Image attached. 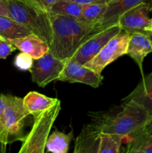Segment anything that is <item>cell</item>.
Returning <instances> with one entry per match:
<instances>
[{
	"instance_id": "obj_1",
	"label": "cell",
	"mask_w": 152,
	"mask_h": 153,
	"mask_svg": "<svg viewBox=\"0 0 152 153\" xmlns=\"http://www.w3.org/2000/svg\"><path fill=\"white\" fill-rule=\"evenodd\" d=\"M49 16L52 30L49 52L64 61L71 58L94 34L108 27L54 13H49Z\"/></svg>"
},
{
	"instance_id": "obj_2",
	"label": "cell",
	"mask_w": 152,
	"mask_h": 153,
	"mask_svg": "<svg viewBox=\"0 0 152 153\" xmlns=\"http://www.w3.org/2000/svg\"><path fill=\"white\" fill-rule=\"evenodd\" d=\"M92 120V123L101 132L118 134L125 139L148 124L152 115L142 105L128 100L118 111L93 114Z\"/></svg>"
},
{
	"instance_id": "obj_3",
	"label": "cell",
	"mask_w": 152,
	"mask_h": 153,
	"mask_svg": "<svg viewBox=\"0 0 152 153\" xmlns=\"http://www.w3.org/2000/svg\"><path fill=\"white\" fill-rule=\"evenodd\" d=\"M8 16L40 37L48 45L52 41V24L49 13L23 0H4Z\"/></svg>"
},
{
	"instance_id": "obj_4",
	"label": "cell",
	"mask_w": 152,
	"mask_h": 153,
	"mask_svg": "<svg viewBox=\"0 0 152 153\" xmlns=\"http://www.w3.org/2000/svg\"><path fill=\"white\" fill-rule=\"evenodd\" d=\"M61 101L34 118L31 131L22 140L19 153H43L53 124L61 111Z\"/></svg>"
},
{
	"instance_id": "obj_5",
	"label": "cell",
	"mask_w": 152,
	"mask_h": 153,
	"mask_svg": "<svg viewBox=\"0 0 152 153\" xmlns=\"http://www.w3.org/2000/svg\"><path fill=\"white\" fill-rule=\"evenodd\" d=\"M7 107L4 114L5 134L7 143L25 139L23 130L30 114L23 105V99L7 95Z\"/></svg>"
},
{
	"instance_id": "obj_6",
	"label": "cell",
	"mask_w": 152,
	"mask_h": 153,
	"mask_svg": "<svg viewBox=\"0 0 152 153\" xmlns=\"http://www.w3.org/2000/svg\"><path fill=\"white\" fill-rule=\"evenodd\" d=\"M130 33L122 31L113 37L92 60L84 64L96 73L101 74L104 68L124 55H127Z\"/></svg>"
},
{
	"instance_id": "obj_7",
	"label": "cell",
	"mask_w": 152,
	"mask_h": 153,
	"mask_svg": "<svg viewBox=\"0 0 152 153\" xmlns=\"http://www.w3.org/2000/svg\"><path fill=\"white\" fill-rule=\"evenodd\" d=\"M65 64L66 61L56 58L49 51L33 61L32 67L29 70L32 82L41 88H45L51 82L58 80Z\"/></svg>"
},
{
	"instance_id": "obj_8",
	"label": "cell",
	"mask_w": 152,
	"mask_h": 153,
	"mask_svg": "<svg viewBox=\"0 0 152 153\" xmlns=\"http://www.w3.org/2000/svg\"><path fill=\"white\" fill-rule=\"evenodd\" d=\"M122 31L118 22L107 27L86 40L71 58L81 65H84L92 60L113 37Z\"/></svg>"
},
{
	"instance_id": "obj_9",
	"label": "cell",
	"mask_w": 152,
	"mask_h": 153,
	"mask_svg": "<svg viewBox=\"0 0 152 153\" xmlns=\"http://www.w3.org/2000/svg\"><path fill=\"white\" fill-rule=\"evenodd\" d=\"M149 13L148 2H142L122 13L118 19V23L122 31L130 34L142 33L149 35L151 33Z\"/></svg>"
},
{
	"instance_id": "obj_10",
	"label": "cell",
	"mask_w": 152,
	"mask_h": 153,
	"mask_svg": "<svg viewBox=\"0 0 152 153\" xmlns=\"http://www.w3.org/2000/svg\"><path fill=\"white\" fill-rule=\"evenodd\" d=\"M103 76L81 65L72 58L66 61L64 68L58 81L69 83H81L97 88L101 85Z\"/></svg>"
},
{
	"instance_id": "obj_11",
	"label": "cell",
	"mask_w": 152,
	"mask_h": 153,
	"mask_svg": "<svg viewBox=\"0 0 152 153\" xmlns=\"http://www.w3.org/2000/svg\"><path fill=\"white\" fill-rule=\"evenodd\" d=\"M152 52V41L148 34L132 33L130 34L127 55L134 60L142 73L144 58Z\"/></svg>"
},
{
	"instance_id": "obj_12",
	"label": "cell",
	"mask_w": 152,
	"mask_h": 153,
	"mask_svg": "<svg viewBox=\"0 0 152 153\" xmlns=\"http://www.w3.org/2000/svg\"><path fill=\"white\" fill-rule=\"evenodd\" d=\"M8 40L16 49L29 55L33 59L40 58L49 51V45L34 33Z\"/></svg>"
},
{
	"instance_id": "obj_13",
	"label": "cell",
	"mask_w": 152,
	"mask_h": 153,
	"mask_svg": "<svg viewBox=\"0 0 152 153\" xmlns=\"http://www.w3.org/2000/svg\"><path fill=\"white\" fill-rule=\"evenodd\" d=\"M101 133L93 123L84 126L76 138L74 152L98 153Z\"/></svg>"
},
{
	"instance_id": "obj_14",
	"label": "cell",
	"mask_w": 152,
	"mask_h": 153,
	"mask_svg": "<svg viewBox=\"0 0 152 153\" xmlns=\"http://www.w3.org/2000/svg\"><path fill=\"white\" fill-rule=\"evenodd\" d=\"M126 152L152 153V120L124 140Z\"/></svg>"
},
{
	"instance_id": "obj_15",
	"label": "cell",
	"mask_w": 152,
	"mask_h": 153,
	"mask_svg": "<svg viewBox=\"0 0 152 153\" xmlns=\"http://www.w3.org/2000/svg\"><path fill=\"white\" fill-rule=\"evenodd\" d=\"M148 0H110L107 3V7L101 20L100 25H109L117 23L119 16L127 10Z\"/></svg>"
},
{
	"instance_id": "obj_16",
	"label": "cell",
	"mask_w": 152,
	"mask_h": 153,
	"mask_svg": "<svg viewBox=\"0 0 152 153\" xmlns=\"http://www.w3.org/2000/svg\"><path fill=\"white\" fill-rule=\"evenodd\" d=\"M133 100L142 105L152 115V73L144 76L137 88L123 101Z\"/></svg>"
},
{
	"instance_id": "obj_17",
	"label": "cell",
	"mask_w": 152,
	"mask_h": 153,
	"mask_svg": "<svg viewBox=\"0 0 152 153\" xmlns=\"http://www.w3.org/2000/svg\"><path fill=\"white\" fill-rule=\"evenodd\" d=\"M58 101V99L51 98L36 91H31L23 98V105L30 115L35 118L42 112L55 105Z\"/></svg>"
},
{
	"instance_id": "obj_18",
	"label": "cell",
	"mask_w": 152,
	"mask_h": 153,
	"mask_svg": "<svg viewBox=\"0 0 152 153\" xmlns=\"http://www.w3.org/2000/svg\"><path fill=\"white\" fill-rule=\"evenodd\" d=\"M31 33L30 30L9 16L0 15V37L10 40L24 37Z\"/></svg>"
},
{
	"instance_id": "obj_19",
	"label": "cell",
	"mask_w": 152,
	"mask_h": 153,
	"mask_svg": "<svg viewBox=\"0 0 152 153\" xmlns=\"http://www.w3.org/2000/svg\"><path fill=\"white\" fill-rule=\"evenodd\" d=\"M73 137V131L69 134L55 130L46 142V148L48 152L54 153H66L69 148L70 142Z\"/></svg>"
},
{
	"instance_id": "obj_20",
	"label": "cell",
	"mask_w": 152,
	"mask_h": 153,
	"mask_svg": "<svg viewBox=\"0 0 152 153\" xmlns=\"http://www.w3.org/2000/svg\"><path fill=\"white\" fill-rule=\"evenodd\" d=\"M83 5L69 1L58 0L51 8L49 13L61 15L81 20V12Z\"/></svg>"
},
{
	"instance_id": "obj_21",
	"label": "cell",
	"mask_w": 152,
	"mask_h": 153,
	"mask_svg": "<svg viewBox=\"0 0 152 153\" xmlns=\"http://www.w3.org/2000/svg\"><path fill=\"white\" fill-rule=\"evenodd\" d=\"M122 136L109 133H101L98 153L119 152L121 145L124 142Z\"/></svg>"
},
{
	"instance_id": "obj_22",
	"label": "cell",
	"mask_w": 152,
	"mask_h": 153,
	"mask_svg": "<svg viewBox=\"0 0 152 153\" xmlns=\"http://www.w3.org/2000/svg\"><path fill=\"white\" fill-rule=\"evenodd\" d=\"M107 4H89L83 5L81 20L86 22H98L107 10Z\"/></svg>"
},
{
	"instance_id": "obj_23",
	"label": "cell",
	"mask_w": 152,
	"mask_h": 153,
	"mask_svg": "<svg viewBox=\"0 0 152 153\" xmlns=\"http://www.w3.org/2000/svg\"><path fill=\"white\" fill-rule=\"evenodd\" d=\"M7 102V95L0 94V143L5 145L8 143L5 134V121H4Z\"/></svg>"
},
{
	"instance_id": "obj_24",
	"label": "cell",
	"mask_w": 152,
	"mask_h": 153,
	"mask_svg": "<svg viewBox=\"0 0 152 153\" xmlns=\"http://www.w3.org/2000/svg\"><path fill=\"white\" fill-rule=\"evenodd\" d=\"M33 59L29 55L24 52L18 54L14 60V65L16 68L22 71H29L33 64Z\"/></svg>"
},
{
	"instance_id": "obj_25",
	"label": "cell",
	"mask_w": 152,
	"mask_h": 153,
	"mask_svg": "<svg viewBox=\"0 0 152 153\" xmlns=\"http://www.w3.org/2000/svg\"><path fill=\"white\" fill-rule=\"evenodd\" d=\"M16 49L8 40L0 37V59H5Z\"/></svg>"
},
{
	"instance_id": "obj_26",
	"label": "cell",
	"mask_w": 152,
	"mask_h": 153,
	"mask_svg": "<svg viewBox=\"0 0 152 153\" xmlns=\"http://www.w3.org/2000/svg\"><path fill=\"white\" fill-rule=\"evenodd\" d=\"M28 4L34 6L39 9L44 10V11L50 12L52 6L58 1V0H23Z\"/></svg>"
},
{
	"instance_id": "obj_27",
	"label": "cell",
	"mask_w": 152,
	"mask_h": 153,
	"mask_svg": "<svg viewBox=\"0 0 152 153\" xmlns=\"http://www.w3.org/2000/svg\"><path fill=\"white\" fill-rule=\"evenodd\" d=\"M69 1H74L80 5L89 4H107L110 0H69Z\"/></svg>"
},
{
	"instance_id": "obj_28",
	"label": "cell",
	"mask_w": 152,
	"mask_h": 153,
	"mask_svg": "<svg viewBox=\"0 0 152 153\" xmlns=\"http://www.w3.org/2000/svg\"><path fill=\"white\" fill-rule=\"evenodd\" d=\"M0 15L8 16V12L4 0H0Z\"/></svg>"
},
{
	"instance_id": "obj_29",
	"label": "cell",
	"mask_w": 152,
	"mask_h": 153,
	"mask_svg": "<svg viewBox=\"0 0 152 153\" xmlns=\"http://www.w3.org/2000/svg\"><path fill=\"white\" fill-rule=\"evenodd\" d=\"M5 148H6V145L3 144V143H0V152L3 153L5 152Z\"/></svg>"
},
{
	"instance_id": "obj_30",
	"label": "cell",
	"mask_w": 152,
	"mask_h": 153,
	"mask_svg": "<svg viewBox=\"0 0 152 153\" xmlns=\"http://www.w3.org/2000/svg\"><path fill=\"white\" fill-rule=\"evenodd\" d=\"M148 8L150 12H152V0H149V1L148 2Z\"/></svg>"
},
{
	"instance_id": "obj_31",
	"label": "cell",
	"mask_w": 152,
	"mask_h": 153,
	"mask_svg": "<svg viewBox=\"0 0 152 153\" xmlns=\"http://www.w3.org/2000/svg\"><path fill=\"white\" fill-rule=\"evenodd\" d=\"M150 31L152 32V18H151V27H150Z\"/></svg>"
},
{
	"instance_id": "obj_32",
	"label": "cell",
	"mask_w": 152,
	"mask_h": 153,
	"mask_svg": "<svg viewBox=\"0 0 152 153\" xmlns=\"http://www.w3.org/2000/svg\"><path fill=\"white\" fill-rule=\"evenodd\" d=\"M149 36H150V37H151V41H152V32L150 34H149Z\"/></svg>"
}]
</instances>
